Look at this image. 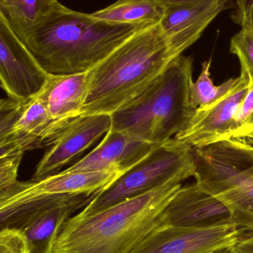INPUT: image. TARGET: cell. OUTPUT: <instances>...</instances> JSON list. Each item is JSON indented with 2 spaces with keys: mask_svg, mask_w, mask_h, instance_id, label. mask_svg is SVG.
Here are the masks:
<instances>
[{
  "mask_svg": "<svg viewBox=\"0 0 253 253\" xmlns=\"http://www.w3.org/2000/svg\"><path fill=\"white\" fill-rule=\"evenodd\" d=\"M144 28L100 20L65 6L22 42L49 74H80L95 68Z\"/></svg>",
  "mask_w": 253,
  "mask_h": 253,
  "instance_id": "obj_3",
  "label": "cell"
},
{
  "mask_svg": "<svg viewBox=\"0 0 253 253\" xmlns=\"http://www.w3.org/2000/svg\"><path fill=\"white\" fill-rule=\"evenodd\" d=\"M88 92V72L75 74H49L38 95L52 120L65 126L81 116Z\"/></svg>",
  "mask_w": 253,
  "mask_h": 253,
  "instance_id": "obj_16",
  "label": "cell"
},
{
  "mask_svg": "<svg viewBox=\"0 0 253 253\" xmlns=\"http://www.w3.org/2000/svg\"><path fill=\"white\" fill-rule=\"evenodd\" d=\"M232 0H198L167 6L160 28L172 48L179 55L193 45L209 24Z\"/></svg>",
  "mask_w": 253,
  "mask_h": 253,
  "instance_id": "obj_14",
  "label": "cell"
},
{
  "mask_svg": "<svg viewBox=\"0 0 253 253\" xmlns=\"http://www.w3.org/2000/svg\"><path fill=\"white\" fill-rule=\"evenodd\" d=\"M248 88L249 82L239 76L233 88L225 96L210 106L198 108L188 126L174 138L195 149L230 140L235 117Z\"/></svg>",
  "mask_w": 253,
  "mask_h": 253,
  "instance_id": "obj_12",
  "label": "cell"
},
{
  "mask_svg": "<svg viewBox=\"0 0 253 253\" xmlns=\"http://www.w3.org/2000/svg\"><path fill=\"white\" fill-rule=\"evenodd\" d=\"M230 139L253 140V84L235 117Z\"/></svg>",
  "mask_w": 253,
  "mask_h": 253,
  "instance_id": "obj_21",
  "label": "cell"
},
{
  "mask_svg": "<svg viewBox=\"0 0 253 253\" xmlns=\"http://www.w3.org/2000/svg\"><path fill=\"white\" fill-rule=\"evenodd\" d=\"M0 253H31L23 232L13 227L0 229Z\"/></svg>",
  "mask_w": 253,
  "mask_h": 253,
  "instance_id": "obj_23",
  "label": "cell"
},
{
  "mask_svg": "<svg viewBox=\"0 0 253 253\" xmlns=\"http://www.w3.org/2000/svg\"><path fill=\"white\" fill-rule=\"evenodd\" d=\"M196 150L176 138L154 146L150 153L95 194L80 212L92 213L158 188L175 180L195 176Z\"/></svg>",
  "mask_w": 253,
  "mask_h": 253,
  "instance_id": "obj_5",
  "label": "cell"
},
{
  "mask_svg": "<svg viewBox=\"0 0 253 253\" xmlns=\"http://www.w3.org/2000/svg\"><path fill=\"white\" fill-rule=\"evenodd\" d=\"M63 126L56 124L39 96L26 102H0V154L47 147Z\"/></svg>",
  "mask_w": 253,
  "mask_h": 253,
  "instance_id": "obj_7",
  "label": "cell"
},
{
  "mask_svg": "<svg viewBox=\"0 0 253 253\" xmlns=\"http://www.w3.org/2000/svg\"><path fill=\"white\" fill-rule=\"evenodd\" d=\"M230 249L233 253H253V231L244 233L238 243Z\"/></svg>",
  "mask_w": 253,
  "mask_h": 253,
  "instance_id": "obj_25",
  "label": "cell"
},
{
  "mask_svg": "<svg viewBox=\"0 0 253 253\" xmlns=\"http://www.w3.org/2000/svg\"><path fill=\"white\" fill-rule=\"evenodd\" d=\"M179 56L160 24L141 28L88 71L81 116H111L142 94Z\"/></svg>",
  "mask_w": 253,
  "mask_h": 253,
  "instance_id": "obj_2",
  "label": "cell"
},
{
  "mask_svg": "<svg viewBox=\"0 0 253 253\" xmlns=\"http://www.w3.org/2000/svg\"><path fill=\"white\" fill-rule=\"evenodd\" d=\"M193 60L174 59L136 99L111 114V129L152 145L163 144L188 126L197 108L191 99Z\"/></svg>",
  "mask_w": 253,
  "mask_h": 253,
  "instance_id": "obj_4",
  "label": "cell"
},
{
  "mask_svg": "<svg viewBox=\"0 0 253 253\" xmlns=\"http://www.w3.org/2000/svg\"><path fill=\"white\" fill-rule=\"evenodd\" d=\"M210 66V61L203 62L200 76L192 84V102L197 109L210 106L219 100L237 82V78L230 79L220 85H215L211 78Z\"/></svg>",
  "mask_w": 253,
  "mask_h": 253,
  "instance_id": "obj_19",
  "label": "cell"
},
{
  "mask_svg": "<svg viewBox=\"0 0 253 253\" xmlns=\"http://www.w3.org/2000/svg\"><path fill=\"white\" fill-rule=\"evenodd\" d=\"M64 7L58 0H0V16L23 41Z\"/></svg>",
  "mask_w": 253,
  "mask_h": 253,
  "instance_id": "obj_17",
  "label": "cell"
},
{
  "mask_svg": "<svg viewBox=\"0 0 253 253\" xmlns=\"http://www.w3.org/2000/svg\"><path fill=\"white\" fill-rule=\"evenodd\" d=\"M24 154L23 152H13L0 155V192L17 182L18 170Z\"/></svg>",
  "mask_w": 253,
  "mask_h": 253,
  "instance_id": "obj_22",
  "label": "cell"
},
{
  "mask_svg": "<svg viewBox=\"0 0 253 253\" xmlns=\"http://www.w3.org/2000/svg\"><path fill=\"white\" fill-rule=\"evenodd\" d=\"M226 224H234L228 207L197 182L181 187L163 213V225L202 228Z\"/></svg>",
  "mask_w": 253,
  "mask_h": 253,
  "instance_id": "obj_13",
  "label": "cell"
},
{
  "mask_svg": "<svg viewBox=\"0 0 253 253\" xmlns=\"http://www.w3.org/2000/svg\"><path fill=\"white\" fill-rule=\"evenodd\" d=\"M120 175L122 174L113 171H62L39 181H18L10 188L0 192V211L19 206L43 196L80 193L95 194L106 188Z\"/></svg>",
  "mask_w": 253,
  "mask_h": 253,
  "instance_id": "obj_11",
  "label": "cell"
},
{
  "mask_svg": "<svg viewBox=\"0 0 253 253\" xmlns=\"http://www.w3.org/2000/svg\"><path fill=\"white\" fill-rule=\"evenodd\" d=\"M95 194L52 195L0 211V229L17 228L26 236L31 253H52L65 223L83 210Z\"/></svg>",
  "mask_w": 253,
  "mask_h": 253,
  "instance_id": "obj_6",
  "label": "cell"
},
{
  "mask_svg": "<svg viewBox=\"0 0 253 253\" xmlns=\"http://www.w3.org/2000/svg\"><path fill=\"white\" fill-rule=\"evenodd\" d=\"M48 77L49 73L0 16V81L7 98L22 103L34 99Z\"/></svg>",
  "mask_w": 253,
  "mask_h": 253,
  "instance_id": "obj_9",
  "label": "cell"
},
{
  "mask_svg": "<svg viewBox=\"0 0 253 253\" xmlns=\"http://www.w3.org/2000/svg\"><path fill=\"white\" fill-rule=\"evenodd\" d=\"M164 5H175V4H184V3L191 2V1H198V0H159Z\"/></svg>",
  "mask_w": 253,
  "mask_h": 253,
  "instance_id": "obj_26",
  "label": "cell"
},
{
  "mask_svg": "<svg viewBox=\"0 0 253 253\" xmlns=\"http://www.w3.org/2000/svg\"><path fill=\"white\" fill-rule=\"evenodd\" d=\"M166 10V6L159 0H117L92 14L111 23L148 27L160 24Z\"/></svg>",
  "mask_w": 253,
  "mask_h": 253,
  "instance_id": "obj_18",
  "label": "cell"
},
{
  "mask_svg": "<svg viewBox=\"0 0 253 253\" xmlns=\"http://www.w3.org/2000/svg\"><path fill=\"white\" fill-rule=\"evenodd\" d=\"M216 253H233L231 251H230V248H228V249L224 250V251H220V252H218Z\"/></svg>",
  "mask_w": 253,
  "mask_h": 253,
  "instance_id": "obj_28",
  "label": "cell"
},
{
  "mask_svg": "<svg viewBox=\"0 0 253 253\" xmlns=\"http://www.w3.org/2000/svg\"><path fill=\"white\" fill-rule=\"evenodd\" d=\"M154 146L125 132L110 129L92 152L63 171H113L123 174L145 158Z\"/></svg>",
  "mask_w": 253,
  "mask_h": 253,
  "instance_id": "obj_15",
  "label": "cell"
},
{
  "mask_svg": "<svg viewBox=\"0 0 253 253\" xmlns=\"http://www.w3.org/2000/svg\"><path fill=\"white\" fill-rule=\"evenodd\" d=\"M232 19L241 26L253 25V0H238Z\"/></svg>",
  "mask_w": 253,
  "mask_h": 253,
  "instance_id": "obj_24",
  "label": "cell"
},
{
  "mask_svg": "<svg viewBox=\"0 0 253 253\" xmlns=\"http://www.w3.org/2000/svg\"><path fill=\"white\" fill-rule=\"evenodd\" d=\"M245 233L235 224L202 228L162 224L130 253H216L234 246Z\"/></svg>",
  "mask_w": 253,
  "mask_h": 253,
  "instance_id": "obj_8",
  "label": "cell"
},
{
  "mask_svg": "<svg viewBox=\"0 0 253 253\" xmlns=\"http://www.w3.org/2000/svg\"><path fill=\"white\" fill-rule=\"evenodd\" d=\"M243 141H245L248 150H249L253 157V140H243Z\"/></svg>",
  "mask_w": 253,
  "mask_h": 253,
  "instance_id": "obj_27",
  "label": "cell"
},
{
  "mask_svg": "<svg viewBox=\"0 0 253 253\" xmlns=\"http://www.w3.org/2000/svg\"><path fill=\"white\" fill-rule=\"evenodd\" d=\"M111 127L110 115L80 116L68 122L49 141L31 181L55 175L92 147Z\"/></svg>",
  "mask_w": 253,
  "mask_h": 253,
  "instance_id": "obj_10",
  "label": "cell"
},
{
  "mask_svg": "<svg viewBox=\"0 0 253 253\" xmlns=\"http://www.w3.org/2000/svg\"><path fill=\"white\" fill-rule=\"evenodd\" d=\"M175 180L101 211L73 215L53 243L52 253H130L163 224V213L182 187Z\"/></svg>",
  "mask_w": 253,
  "mask_h": 253,
  "instance_id": "obj_1",
  "label": "cell"
},
{
  "mask_svg": "<svg viewBox=\"0 0 253 253\" xmlns=\"http://www.w3.org/2000/svg\"><path fill=\"white\" fill-rule=\"evenodd\" d=\"M230 50L241 64V75L253 84V25L242 26L230 41Z\"/></svg>",
  "mask_w": 253,
  "mask_h": 253,
  "instance_id": "obj_20",
  "label": "cell"
}]
</instances>
